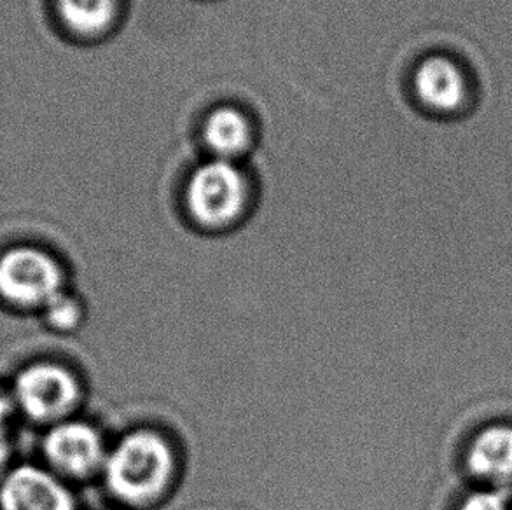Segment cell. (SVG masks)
<instances>
[{
  "label": "cell",
  "instance_id": "cell-7",
  "mask_svg": "<svg viewBox=\"0 0 512 510\" xmlns=\"http://www.w3.org/2000/svg\"><path fill=\"white\" fill-rule=\"evenodd\" d=\"M0 510H76V500L53 470L20 465L0 481Z\"/></svg>",
  "mask_w": 512,
  "mask_h": 510
},
{
  "label": "cell",
  "instance_id": "cell-4",
  "mask_svg": "<svg viewBox=\"0 0 512 510\" xmlns=\"http://www.w3.org/2000/svg\"><path fill=\"white\" fill-rule=\"evenodd\" d=\"M65 273L53 255L20 245L0 255V299L20 310H42L65 290Z\"/></svg>",
  "mask_w": 512,
  "mask_h": 510
},
{
  "label": "cell",
  "instance_id": "cell-8",
  "mask_svg": "<svg viewBox=\"0 0 512 510\" xmlns=\"http://www.w3.org/2000/svg\"><path fill=\"white\" fill-rule=\"evenodd\" d=\"M465 465L479 483L512 484V425L497 423L479 430L467 448Z\"/></svg>",
  "mask_w": 512,
  "mask_h": 510
},
{
  "label": "cell",
  "instance_id": "cell-9",
  "mask_svg": "<svg viewBox=\"0 0 512 510\" xmlns=\"http://www.w3.org/2000/svg\"><path fill=\"white\" fill-rule=\"evenodd\" d=\"M201 138L212 158L236 163L254 144V126L245 112L233 105H222L203 121Z\"/></svg>",
  "mask_w": 512,
  "mask_h": 510
},
{
  "label": "cell",
  "instance_id": "cell-13",
  "mask_svg": "<svg viewBox=\"0 0 512 510\" xmlns=\"http://www.w3.org/2000/svg\"><path fill=\"white\" fill-rule=\"evenodd\" d=\"M14 409L16 404H14L13 393L0 388V427H6L7 418L11 416Z\"/></svg>",
  "mask_w": 512,
  "mask_h": 510
},
{
  "label": "cell",
  "instance_id": "cell-3",
  "mask_svg": "<svg viewBox=\"0 0 512 510\" xmlns=\"http://www.w3.org/2000/svg\"><path fill=\"white\" fill-rule=\"evenodd\" d=\"M14 404L28 420L56 425L69 420L83 400V386L69 367L56 362H34L14 378Z\"/></svg>",
  "mask_w": 512,
  "mask_h": 510
},
{
  "label": "cell",
  "instance_id": "cell-14",
  "mask_svg": "<svg viewBox=\"0 0 512 510\" xmlns=\"http://www.w3.org/2000/svg\"><path fill=\"white\" fill-rule=\"evenodd\" d=\"M9 456H11V446H9V441H7L6 430H4V427H0V476L6 470Z\"/></svg>",
  "mask_w": 512,
  "mask_h": 510
},
{
  "label": "cell",
  "instance_id": "cell-2",
  "mask_svg": "<svg viewBox=\"0 0 512 510\" xmlns=\"http://www.w3.org/2000/svg\"><path fill=\"white\" fill-rule=\"evenodd\" d=\"M249 194V180L235 161L210 158L189 175L184 203L196 226L222 231L240 221Z\"/></svg>",
  "mask_w": 512,
  "mask_h": 510
},
{
  "label": "cell",
  "instance_id": "cell-10",
  "mask_svg": "<svg viewBox=\"0 0 512 510\" xmlns=\"http://www.w3.org/2000/svg\"><path fill=\"white\" fill-rule=\"evenodd\" d=\"M56 9L72 34L100 37L118 20L119 0H56Z\"/></svg>",
  "mask_w": 512,
  "mask_h": 510
},
{
  "label": "cell",
  "instance_id": "cell-6",
  "mask_svg": "<svg viewBox=\"0 0 512 510\" xmlns=\"http://www.w3.org/2000/svg\"><path fill=\"white\" fill-rule=\"evenodd\" d=\"M42 455L55 474L84 479L102 470L107 448L93 423L69 418L48 428L42 439Z\"/></svg>",
  "mask_w": 512,
  "mask_h": 510
},
{
  "label": "cell",
  "instance_id": "cell-12",
  "mask_svg": "<svg viewBox=\"0 0 512 510\" xmlns=\"http://www.w3.org/2000/svg\"><path fill=\"white\" fill-rule=\"evenodd\" d=\"M458 510H511L506 500L497 495L495 491L483 490L465 497Z\"/></svg>",
  "mask_w": 512,
  "mask_h": 510
},
{
  "label": "cell",
  "instance_id": "cell-11",
  "mask_svg": "<svg viewBox=\"0 0 512 510\" xmlns=\"http://www.w3.org/2000/svg\"><path fill=\"white\" fill-rule=\"evenodd\" d=\"M44 318L51 329L55 331H74L77 329L84 318L83 304L77 301L76 297L70 296L65 290L46 304L44 308Z\"/></svg>",
  "mask_w": 512,
  "mask_h": 510
},
{
  "label": "cell",
  "instance_id": "cell-5",
  "mask_svg": "<svg viewBox=\"0 0 512 510\" xmlns=\"http://www.w3.org/2000/svg\"><path fill=\"white\" fill-rule=\"evenodd\" d=\"M411 86L418 104L439 118L462 116L476 98V83L467 65L448 53L425 56L416 65Z\"/></svg>",
  "mask_w": 512,
  "mask_h": 510
},
{
  "label": "cell",
  "instance_id": "cell-1",
  "mask_svg": "<svg viewBox=\"0 0 512 510\" xmlns=\"http://www.w3.org/2000/svg\"><path fill=\"white\" fill-rule=\"evenodd\" d=\"M177 470L172 442L160 430L139 427L128 430L107 451L102 476L112 497L140 507L163 497Z\"/></svg>",
  "mask_w": 512,
  "mask_h": 510
}]
</instances>
